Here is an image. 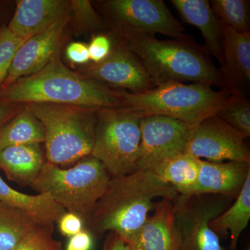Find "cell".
<instances>
[{"instance_id":"8992f818","label":"cell","mask_w":250,"mask_h":250,"mask_svg":"<svg viewBox=\"0 0 250 250\" xmlns=\"http://www.w3.org/2000/svg\"><path fill=\"white\" fill-rule=\"evenodd\" d=\"M110 179L104 166L90 154L66 169L46 162L31 188L48 194L66 211L76 213L86 223Z\"/></svg>"},{"instance_id":"9c48e42d","label":"cell","mask_w":250,"mask_h":250,"mask_svg":"<svg viewBox=\"0 0 250 250\" xmlns=\"http://www.w3.org/2000/svg\"><path fill=\"white\" fill-rule=\"evenodd\" d=\"M223 198L178 195L174 200V223L180 250H225L209 223L225 210Z\"/></svg>"},{"instance_id":"d6986e66","label":"cell","mask_w":250,"mask_h":250,"mask_svg":"<svg viewBox=\"0 0 250 250\" xmlns=\"http://www.w3.org/2000/svg\"><path fill=\"white\" fill-rule=\"evenodd\" d=\"M47 162L41 144L11 146L0 150V169L7 178L31 187Z\"/></svg>"},{"instance_id":"9a60e30c","label":"cell","mask_w":250,"mask_h":250,"mask_svg":"<svg viewBox=\"0 0 250 250\" xmlns=\"http://www.w3.org/2000/svg\"><path fill=\"white\" fill-rule=\"evenodd\" d=\"M250 174V164L239 161L211 162L200 159L196 183L185 196H237Z\"/></svg>"},{"instance_id":"5bb4252c","label":"cell","mask_w":250,"mask_h":250,"mask_svg":"<svg viewBox=\"0 0 250 250\" xmlns=\"http://www.w3.org/2000/svg\"><path fill=\"white\" fill-rule=\"evenodd\" d=\"M70 5L68 0H20L6 27L27 40L69 17Z\"/></svg>"},{"instance_id":"ffe728a7","label":"cell","mask_w":250,"mask_h":250,"mask_svg":"<svg viewBox=\"0 0 250 250\" xmlns=\"http://www.w3.org/2000/svg\"><path fill=\"white\" fill-rule=\"evenodd\" d=\"M0 202L19 210L27 215L36 226H54L66 210L48 194L28 195L18 191L0 177Z\"/></svg>"},{"instance_id":"83f0119b","label":"cell","mask_w":250,"mask_h":250,"mask_svg":"<svg viewBox=\"0 0 250 250\" xmlns=\"http://www.w3.org/2000/svg\"><path fill=\"white\" fill-rule=\"evenodd\" d=\"M54 226H36L12 250H62L53 237Z\"/></svg>"},{"instance_id":"7402d4cb","label":"cell","mask_w":250,"mask_h":250,"mask_svg":"<svg viewBox=\"0 0 250 250\" xmlns=\"http://www.w3.org/2000/svg\"><path fill=\"white\" fill-rule=\"evenodd\" d=\"M45 131L41 122L26 105L0 131V150L11 146L42 144Z\"/></svg>"},{"instance_id":"d6a6232c","label":"cell","mask_w":250,"mask_h":250,"mask_svg":"<svg viewBox=\"0 0 250 250\" xmlns=\"http://www.w3.org/2000/svg\"><path fill=\"white\" fill-rule=\"evenodd\" d=\"M93 236L89 230L83 229L80 233L69 238L65 250H92Z\"/></svg>"},{"instance_id":"e575fe53","label":"cell","mask_w":250,"mask_h":250,"mask_svg":"<svg viewBox=\"0 0 250 250\" xmlns=\"http://www.w3.org/2000/svg\"><path fill=\"white\" fill-rule=\"evenodd\" d=\"M103 250H132L123 240H122L118 235L111 233L108 236Z\"/></svg>"},{"instance_id":"f1b7e54d","label":"cell","mask_w":250,"mask_h":250,"mask_svg":"<svg viewBox=\"0 0 250 250\" xmlns=\"http://www.w3.org/2000/svg\"><path fill=\"white\" fill-rule=\"evenodd\" d=\"M26 40L15 36L6 26L0 29V89L18 49Z\"/></svg>"},{"instance_id":"cb8c5ba5","label":"cell","mask_w":250,"mask_h":250,"mask_svg":"<svg viewBox=\"0 0 250 250\" xmlns=\"http://www.w3.org/2000/svg\"><path fill=\"white\" fill-rule=\"evenodd\" d=\"M36 227L22 212L0 202V250H12Z\"/></svg>"},{"instance_id":"44dd1931","label":"cell","mask_w":250,"mask_h":250,"mask_svg":"<svg viewBox=\"0 0 250 250\" xmlns=\"http://www.w3.org/2000/svg\"><path fill=\"white\" fill-rule=\"evenodd\" d=\"M250 219V174L244 185L229 208L209 223L214 232H227L230 234V247L236 250L241 233L248 227Z\"/></svg>"},{"instance_id":"4dcf8cb0","label":"cell","mask_w":250,"mask_h":250,"mask_svg":"<svg viewBox=\"0 0 250 250\" xmlns=\"http://www.w3.org/2000/svg\"><path fill=\"white\" fill-rule=\"evenodd\" d=\"M59 231L62 236L70 238L84 228L85 220L72 212L65 211L57 220Z\"/></svg>"},{"instance_id":"8fae6325","label":"cell","mask_w":250,"mask_h":250,"mask_svg":"<svg viewBox=\"0 0 250 250\" xmlns=\"http://www.w3.org/2000/svg\"><path fill=\"white\" fill-rule=\"evenodd\" d=\"M112 35L113 48L107 58L98 63L83 65L77 73L113 89L131 93H144L155 88L142 62L130 50L125 41L120 36Z\"/></svg>"},{"instance_id":"8d00e7d4","label":"cell","mask_w":250,"mask_h":250,"mask_svg":"<svg viewBox=\"0 0 250 250\" xmlns=\"http://www.w3.org/2000/svg\"><path fill=\"white\" fill-rule=\"evenodd\" d=\"M247 250H250V247H248V249H247Z\"/></svg>"},{"instance_id":"836d02e7","label":"cell","mask_w":250,"mask_h":250,"mask_svg":"<svg viewBox=\"0 0 250 250\" xmlns=\"http://www.w3.org/2000/svg\"><path fill=\"white\" fill-rule=\"evenodd\" d=\"M22 106L18 104L0 103V131Z\"/></svg>"},{"instance_id":"484cf974","label":"cell","mask_w":250,"mask_h":250,"mask_svg":"<svg viewBox=\"0 0 250 250\" xmlns=\"http://www.w3.org/2000/svg\"><path fill=\"white\" fill-rule=\"evenodd\" d=\"M216 116L245 139L250 137V103L245 94L231 90V95Z\"/></svg>"},{"instance_id":"52a82bcc","label":"cell","mask_w":250,"mask_h":250,"mask_svg":"<svg viewBox=\"0 0 250 250\" xmlns=\"http://www.w3.org/2000/svg\"><path fill=\"white\" fill-rule=\"evenodd\" d=\"M143 116L139 112L125 107L97 111L90 155L104 166L110 176L121 177L139 170L140 123Z\"/></svg>"},{"instance_id":"3957f363","label":"cell","mask_w":250,"mask_h":250,"mask_svg":"<svg viewBox=\"0 0 250 250\" xmlns=\"http://www.w3.org/2000/svg\"><path fill=\"white\" fill-rule=\"evenodd\" d=\"M118 36L142 62L155 87L168 82H192L228 89L220 69L190 36L164 41L147 34Z\"/></svg>"},{"instance_id":"e0dca14e","label":"cell","mask_w":250,"mask_h":250,"mask_svg":"<svg viewBox=\"0 0 250 250\" xmlns=\"http://www.w3.org/2000/svg\"><path fill=\"white\" fill-rule=\"evenodd\" d=\"M131 250H180L174 200L163 198L155 205L154 214L146 220Z\"/></svg>"},{"instance_id":"1f68e13d","label":"cell","mask_w":250,"mask_h":250,"mask_svg":"<svg viewBox=\"0 0 250 250\" xmlns=\"http://www.w3.org/2000/svg\"><path fill=\"white\" fill-rule=\"evenodd\" d=\"M65 57L75 65L82 66L87 65L90 61L88 44L82 42H70L65 49Z\"/></svg>"},{"instance_id":"2e32d148","label":"cell","mask_w":250,"mask_h":250,"mask_svg":"<svg viewBox=\"0 0 250 250\" xmlns=\"http://www.w3.org/2000/svg\"><path fill=\"white\" fill-rule=\"evenodd\" d=\"M221 25L223 65L220 71L229 90L246 95L250 83V32L240 34Z\"/></svg>"},{"instance_id":"603a6c76","label":"cell","mask_w":250,"mask_h":250,"mask_svg":"<svg viewBox=\"0 0 250 250\" xmlns=\"http://www.w3.org/2000/svg\"><path fill=\"white\" fill-rule=\"evenodd\" d=\"M199 169L200 159L185 152L166 161L151 172L173 187L179 195H187L196 183Z\"/></svg>"},{"instance_id":"f546056e","label":"cell","mask_w":250,"mask_h":250,"mask_svg":"<svg viewBox=\"0 0 250 250\" xmlns=\"http://www.w3.org/2000/svg\"><path fill=\"white\" fill-rule=\"evenodd\" d=\"M113 37L111 32L98 33L92 36L88 44L90 62L98 63L106 59L111 53Z\"/></svg>"},{"instance_id":"ac0fdd59","label":"cell","mask_w":250,"mask_h":250,"mask_svg":"<svg viewBox=\"0 0 250 250\" xmlns=\"http://www.w3.org/2000/svg\"><path fill=\"white\" fill-rule=\"evenodd\" d=\"M184 22L195 26L205 41V48L223 65V30L218 18L207 0H170Z\"/></svg>"},{"instance_id":"ba28073f","label":"cell","mask_w":250,"mask_h":250,"mask_svg":"<svg viewBox=\"0 0 250 250\" xmlns=\"http://www.w3.org/2000/svg\"><path fill=\"white\" fill-rule=\"evenodd\" d=\"M98 4L106 29L116 35L159 34L173 39L186 35L163 0H107Z\"/></svg>"},{"instance_id":"5b68a950","label":"cell","mask_w":250,"mask_h":250,"mask_svg":"<svg viewBox=\"0 0 250 250\" xmlns=\"http://www.w3.org/2000/svg\"><path fill=\"white\" fill-rule=\"evenodd\" d=\"M24 105L43 126L47 163L62 167L90 155L98 110L52 104Z\"/></svg>"},{"instance_id":"d590c367","label":"cell","mask_w":250,"mask_h":250,"mask_svg":"<svg viewBox=\"0 0 250 250\" xmlns=\"http://www.w3.org/2000/svg\"><path fill=\"white\" fill-rule=\"evenodd\" d=\"M4 5H6V3L0 1V24H1V21H2L3 16H4ZM3 27L4 26L0 25V29Z\"/></svg>"},{"instance_id":"30bf717a","label":"cell","mask_w":250,"mask_h":250,"mask_svg":"<svg viewBox=\"0 0 250 250\" xmlns=\"http://www.w3.org/2000/svg\"><path fill=\"white\" fill-rule=\"evenodd\" d=\"M138 168L152 171L161 164L186 152L194 127L170 117L150 115L143 116L140 123Z\"/></svg>"},{"instance_id":"277c9868","label":"cell","mask_w":250,"mask_h":250,"mask_svg":"<svg viewBox=\"0 0 250 250\" xmlns=\"http://www.w3.org/2000/svg\"><path fill=\"white\" fill-rule=\"evenodd\" d=\"M123 107L143 116L159 115L184 122L192 127L221 109L231 90H215L201 83L168 82L141 93L118 90Z\"/></svg>"},{"instance_id":"d4e9b609","label":"cell","mask_w":250,"mask_h":250,"mask_svg":"<svg viewBox=\"0 0 250 250\" xmlns=\"http://www.w3.org/2000/svg\"><path fill=\"white\" fill-rule=\"evenodd\" d=\"M209 2L221 24L240 34L250 32V1L212 0Z\"/></svg>"},{"instance_id":"7c38bea8","label":"cell","mask_w":250,"mask_h":250,"mask_svg":"<svg viewBox=\"0 0 250 250\" xmlns=\"http://www.w3.org/2000/svg\"><path fill=\"white\" fill-rule=\"evenodd\" d=\"M245 140L238 131L214 115L192 129L186 152L211 162L229 161L250 164V152Z\"/></svg>"},{"instance_id":"4316f807","label":"cell","mask_w":250,"mask_h":250,"mask_svg":"<svg viewBox=\"0 0 250 250\" xmlns=\"http://www.w3.org/2000/svg\"><path fill=\"white\" fill-rule=\"evenodd\" d=\"M72 23L81 32L103 31L106 29L103 18L88 0L70 1L69 24Z\"/></svg>"},{"instance_id":"6da1fadb","label":"cell","mask_w":250,"mask_h":250,"mask_svg":"<svg viewBox=\"0 0 250 250\" xmlns=\"http://www.w3.org/2000/svg\"><path fill=\"white\" fill-rule=\"evenodd\" d=\"M178 192L150 171L138 170L111 178L107 189L86 221L97 236L106 231L118 235L130 247L136 243L156 198L174 200Z\"/></svg>"},{"instance_id":"4fadbf2b","label":"cell","mask_w":250,"mask_h":250,"mask_svg":"<svg viewBox=\"0 0 250 250\" xmlns=\"http://www.w3.org/2000/svg\"><path fill=\"white\" fill-rule=\"evenodd\" d=\"M68 24L69 17L64 18L24 41L15 54L1 89L21 77L40 71L60 54Z\"/></svg>"},{"instance_id":"7a4b0ae2","label":"cell","mask_w":250,"mask_h":250,"mask_svg":"<svg viewBox=\"0 0 250 250\" xmlns=\"http://www.w3.org/2000/svg\"><path fill=\"white\" fill-rule=\"evenodd\" d=\"M0 103L52 104L99 110L123 107L118 90L67 68L57 54L40 71L0 89Z\"/></svg>"}]
</instances>
